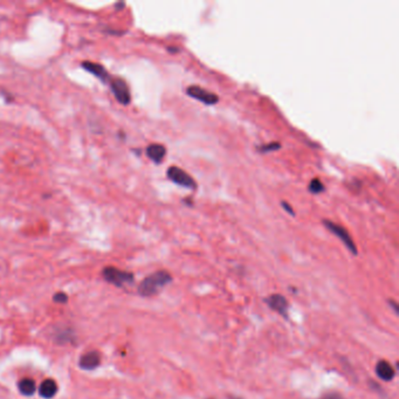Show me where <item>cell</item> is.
Returning <instances> with one entry per match:
<instances>
[{
  "label": "cell",
  "instance_id": "6da1fadb",
  "mask_svg": "<svg viewBox=\"0 0 399 399\" xmlns=\"http://www.w3.org/2000/svg\"><path fill=\"white\" fill-rule=\"evenodd\" d=\"M171 281H172V276H171V274L168 272H154V273L146 276L140 282V284L138 286V293L142 296H152V295L160 293Z\"/></svg>",
  "mask_w": 399,
  "mask_h": 399
},
{
  "label": "cell",
  "instance_id": "7a4b0ae2",
  "mask_svg": "<svg viewBox=\"0 0 399 399\" xmlns=\"http://www.w3.org/2000/svg\"><path fill=\"white\" fill-rule=\"evenodd\" d=\"M322 222L329 232H332L334 236H336L337 238L340 240V242L344 244V246L349 250L350 253L354 254V256H357L356 244L352 240V236H350L349 232L346 231L344 227L338 225V224L332 222V220H328V219H324Z\"/></svg>",
  "mask_w": 399,
  "mask_h": 399
},
{
  "label": "cell",
  "instance_id": "3957f363",
  "mask_svg": "<svg viewBox=\"0 0 399 399\" xmlns=\"http://www.w3.org/2000/svg\"><path fill=\"white\" fill-rule=\"evenodd\" d=\"M103 278L110 284H115L118 287H122L123 284H128L134 282V274L129 272L121 270L116 267H106L102 272Z\"/></svg>",
  "mask_w": 399,
  "mask_h": 399
},
{
  "label": "cell",
  "instance_id": "277c9868",
  "mask_svg": "<svg viewBox=\"0 0 399 399\" xmlns=\"http://www.w3.org/2000/svg\"><path fill=\"white\" fill-rule=\"evenodd\" d=\"M166 176L172 183L180 185V186L191 188V190H196L197 188V183L188 174L186 171H184L183 168L180 166H170L166 171Z\"/></svg>",
  "mask_w": 399,
  "mask_h": 399
},
{
  "label": "cell",
  "instance_id": "5b68a950",
  "mask_svg": "<svg viewBox=\"0 0 399 399\" xmlns=\"http://www.w3.org/2000/svg\"><path fill=\"white\" fill-rule=\"evenodd\" d=\"M114 96L123 106H128L132 102V94H130L129 86L126 80L121 78H112L109 82Z\"/></svg>",
  "mask_w": 399,
  "mask_h": 399
},
{
  "label": "cell",
  "instance_id": "8992f818",
  "mask_svg": "<svg viewBox=\"0 0 399 399\" xmlns=\"http://www.w3.org/2000/svg\"><path fill=\"white\" fill-rule=\"evenodd\" d=\"M186 94L190 96V98L197 100L199 102H202L204 104L208 106H213L219 102L218 95L214 94V92L206 90V89L199 87L197 84L188 86L186 88Z\"/></svg>",
  "mask_w": 399,
  "mask_h": 399
},
{
  "label": "cell",
  "instance_id": "52a82bcc",
  "mask_svg": "<svg viewBox=\"0 0 399 399\" xmlns=\"http://www.w3.org/2000/svg\"><path fill=\"white\" fill-rule=\"evenodd\" d=\"M264 301H266L267 306L272 309V310L276 312L278 314L282 315L284 318H287L288 301L286 300V298L282 296L281 294H273L270 295V298H267Z\"/></svg>",
  "mask_w": 399,
  "mask_h": 399
},
{
  "label": "cell",
  "instance_id": "ba28073f",
  "mask_svg": "<svg viewBox=\"0 0 399 399\" xmlns=\"http://www.w3.org/2000/svg\"><path fill=\"white\" fill-rule=\"evenodd\" d=\"M82 68L86 70L89 73L94 75L95 78H98L104 84H109L110 80H112V75L108 73V70H106L102 64H100L98 62H92V61H84L82 62Z\"/></svg>",
  "mask_w": 399,
  "mask_h": 399
},
{
  "label": "cell",
  "instance_id": "9c48e42d",
  "mask_svg": "<svg viewBox=\"0 0 399 399\" xmlns=\"http://www.w3.org/2000/svg\"><path fill=\"white\" fill-rule=\"evenodd\" d=\"M376 374L380 380L390 382L394 378L396 371L394 369V366H392L388 362H386V360H380V362L376 364Z\"/></svg>",
  "mask_w": 399,
  "mask_h": 399
},
{
  "label": "cell",
  "instance_id": "30bf717a",
  "mask_svg": "<svg viewBox=\"0 0 399 399\" xmlns=\"http://www.w3.org/2000/svg\"><path fill=\"white\" fill-rule=\"evenodd\" d=\"M101 362V356L98 352H90L84 354L80 358V366L84 370H94L95 368L100 366Z\"/></svg>",
  "mask_w": 399,
  "mask_h": 399
},
{
  "label": "cell",
  "instance_id": "8fae6325",
  "mask_svg": "<svg viewBox=\"0 0 399 399\" xmlns=\"http://www.w3.org/2000/svg\"><path fill=\"white\" fill-rule=\"evenodd\" d=\"M146 154L151 160L154 162V163L160 164V163H162V160H163L165 154H166V148H165L164 146H162V144L154 143V144H150V146L146 148Z\"/></svg>",
  "mask_w": 399,
  "mask_h": 399
},
{
  "label": "cell",
  "instance_id": "7c38bea8",
  "mask_svg": "<svg viewBox=\"0 0 399 399\" xmlns=\"http://www.w3.org/2000/svg\"><path fill=\"white\" fill-rule=\"evenodd\" d=\"M56 392H58V384L55 383V380H52V378L44 380L39 386L40 396L46 399L53 398L54 396L56 394Z\"/></svg>",
  "mask_w": 399,
  "mask_h": 399
},
{
  "label": "cell",
  "instance_id": "4fadbf2b",
  "mask_svg": "<svg viewBox=\"0 0 399 399\" xmlns=\"http://www.w3.org/2000/svg\"><path fill=\"white\" fill-rule=\"evenodd\" d=\"M18 388L24 396H32L36 390V382L32 378H22L18 383Z\"/></svg>",
  "mask_w": 399,
  "mask_h": 399
},
{
  "label": "cell",
  "instance_id": "5bb4252c",
  "mask_svg": "<svg viewBox=\"0 0 399 399\" xmlns=\"http://www.w3.org/2000/svg\"><path fill=\"white\" fill-rule=\"evenodd\" d=\"M308 190L312 194H321V192L324 191L326 188H324V185H323L322 182L318 180V178H312L310 183H309Z\"/></svg>",
  "mask_w": 399,
  "mask_h": 399
},
{
  "label": "cell",
  "instance_id": "9a60e30c",
  "mask_svg": "<svg viewBox=\"0 0 399 399\" xmlns=\"http://www.w3.org/2000/svg\"><path fill=\"white\" fill-rule=\"evenodd\" d=\"M259 152H272V151H278L281 149V144L278 142H272L270 144H264V146H259L256 148Z\"/></svg>",
  "mask_w": 399,
  "mask_h": 399
},
{
  "label": "cell",
  "instance_id": "2e32d148",
  "mask_svg": "<svg viewBox=\"0 0 399 399\" xmlns=\"http://www.w3.org/2000/svg\"><path fill=\"white\" fill-rule=\"evenodd\" d=\"M53 300L55 301V302H58V304H66V302L68 301V296H67V294H64V293H56L54 295V298H53Z\"/></svg>",
  "mask_w": 399,
  "mask_h": 399
},
{
  "label": "cell",
  "instance_id": "e0dca14e",
  "mask_svg": "<svg viewBox=\"0 0 399 399\" xmlns=\"http://www.w3.org/2000/svg\"><path fill=\"white\" fill-rule=\"evenodd\" d=\"M320 399H343V397L337 392H326Z\"/></svg>",
  "mask_w": 399,
  "mask_h": 399
},
{
  "label": "cell",
  "instance_id": "ac0fdd59",
  "mask_svg": "<svg viewBox=\"0 0 399 399\" xmlns=\"http://www.w3.org/2000/svg\"><path fill=\"white\" fill-rule=\"evenodd\" d=\"M281 205H282V208H284V211L290 213V214L292 216H295V212H294L293 208H292V206H290V202H281Z\"/></svg>",
  "mask_w": 399,
  "mask_h": 399
},
{
  "label": "cell",
  "instance_id": "d6986e66",
  "mask_svg": "<svg viewBox=\"0 0 399 399\" xmlns=\"http://www.w3.org/2000/svg\"><path fill=\"white\" fill-rule=\"evenodd\" d=\"M390 304H391V306L392 307H394V312L396 314H398V304H396L394 301H390Z\"/></svg>",
  "mask_w": 399,
  "mask_h": 399
},
{
  "label": "cell",
  "instance_id": "ffe728a7",
  "mask_svg": "<svg viewBox=\"0 0 399 399\" xmlns=\"http://www.w3.org/2000/svg\"><path fill=\"white\" fill-rule=\"evenodd\" d=\"M168 50L174 53V52H180V48H170V47H168Z\"/></svg>",
  "mask_w": 399,
  "mask_h": 399
},
{
  "label": "cell",
  "instance_id": "44dd1931",
  "mask_svg": "<svg viewBox=\"0 0 399 399\" xmlns=\"http://www.w3.org/2000/svg\"><path fill=\"white\" fill-rule=\"evenodd\" d=\"M230 399H242V398H236V397H230Z\"/></svg>",
  "mask_w": 399,
  "mask_h": 399
}]
</instances>
